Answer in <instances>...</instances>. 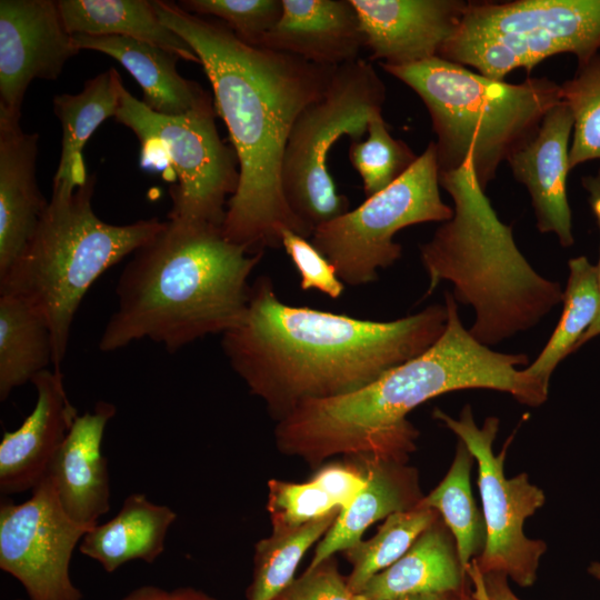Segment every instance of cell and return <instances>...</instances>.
Here are the masks:
<instances>
[{"label":"cell","instance_id":"b9f144b4","mask_svg":"<svg viewBox=\"0 0 600 600\" xmlns=\"http://www.w3.org/2000/svg\"><path fill=\"white\" fill-rule=\"evenodd\" d=\"M466 589L460 593L420 594L406 597L397 600H462V596Z\"/></svg>","mask_w":600,"mask_h":600},{"label":"cell","instance_id":"f546056e","mask_svg":"<svg viewBox=\"0 0 600 600\" xmlns=\"http://www.w3.org/2000/svg\"><path fill=\"white\" fill-rule=\"evenodd\" d=\"M340 510L294 528H276L254 547L247 600H274L293 580L307 550L321 540Z\"/></svg>","mask_w":600,"mask_h":600},{"label":"cell","instance_id":"83f0119b","mask_svg":"<svg viewBox=\"0 0 600 600\" xmlns=\"http://www.w3.org/2000/svg\"><path fill=\"white\" fill-rule=\"evenodd\" d=\"M569 277L563 291L561 318L538 358L524 372L549 389L556 367L571 352L594 321L600 307L597 264L584 256L568 262Z\"/></svg>","mask_w":600,"mask_h":600},{"label":"cell","instance_id":"5b68a950","mask_svg":"<svg viewBox=\"0 0 600 600\" xmlns=\"http://www.w3.org/2000/svg\"><path fill=\"white\" fill-rule=\"evenodd\" d=\"M439 183L452 199L453 216L419 247L427 294L451 282L456 301L474 309L470 334L487 347L536 327L562 302L561 284L539 274L521 253L512 228L479 186L471 159L439 173Z\"/></svg>","mask_w":600,"mask_h":600},{"label":"cell","instance_id":"f1b7e54d","mask_svg":"<svg viewBox=\"0 0 600 600\" xmlns=\"http://www.w3.org/2000/svg\"><path fill=\"white\" fill-rule=\"evenodd\" d=\"M473 456L459 440L452 464L443 480L418 506L436 510L452 533L467 573L486 546V524L471 490Z\"/></svg>","mask_w":600,"mask_h":600},{"label":"cell","instance_id":"7c38bea8","mask_svg":"<svg viewBox=\"0 0 600 600\" xmlns=\"http://www.w3.org/2000/svg\"><path fill=\"white\" fill-rule=\"evenodd\" d=\"M433 418L454 432L478 462V487L486 524V546L472 561L481 573L500 572L520 587H530L537 579L540 559L547 550L542 540L529 539L523 531L527 518L546 501L543 491L522 472L513 478L504 476L506 449L492 450L499 419L488 417L478 427L469 404L459 419L440 409Z\"/></svg>","mask_w":600,"mask_h":600},{"label":"cell","instance_id":"5bb4252c","mask_svg":"<svg viewBox=\"0 0 600 600\" xmlns=\"http://www.w3.org/2000/svg\"><path fill=\"white\" fill-rule=\"evenodd\" d=\"M57 1H0V117L20 120L34 79L56 80L78 54Z\"/></svg>","mask_w":600,"mask_h":600},{"label":"cell","instance_id":"e0dca14e","mask_svg":"<svg viewBox=\"0 0 600 600\" xmlns=\"http://www.w3.org/2000/svg\"><path fill=\"white\" fill-rule=\"evenodd\" d=\"M573 124L571 110L560 101L547 112L534 138L507 161L530 196L538 230L554 233L564 248L574 242L567 196Z\"/></svg>","mask_w":600,"mask_h":600},{"label":"cell","instance_id":"277c9868","mask_svg":"<svg viewBox=\"0 0 600 600\" xmlns=\"http://www.w3.org/2000/svg\"><path fill=\"white\" fill-rule=\"evenodd\" d=\"M262 256L229 241L221 227L167 220L123 268L99 350L148 339L176 352L222 336L242 321L249 278Z\"/></svg>","mask_w":600,"mask_h":600},{"label":"cell","instance_id":"2e32d148","mask_svg":"<svg viewBox=\"0 0 600 600\" xmlns=\"http://www.w3.org/2000/svg\"><path fill=\"white\" fill-rule=\"evenodd\" d=\"M37 391L33 410L0 442L2 494L33 490L48 476L78 411L71 403L61 370L46 369L31 381Z\"/></svg>","mask_w":600,"mask_h":600},{"label":"cell","instance_id":"d6986e66","mask_svg":"<svg viewBox=\"0 0 600 600\" xmlns=\"http://www.w3.org/2000/svg\"><path fill=\"white\" fill-rule=\"evenodd\" d=\"M256 47L329 67L358 60L364 48L350 0H282L278 22Z\"/></svg>","mask_w":600,"mask_h":600},{"label":"cell","instance_id":"836d02e7","mask_svg":"<svg viewBox=\"0 0 600 600\" xmlns=\"http://www.w3.org/2000/svg\"><path fill=\"white\" fill-rule=\"evenodd\" d=\"M177 3L192 14L222 22L238 39L253 47L282 13V0H182Z\"/></svg>","mask_w":600,"mask_h":600},{"label":"cell","instance_id":"f6af8a7d","mask_svg":"<svg viewBox=\"0 0 600 600\" xmlns=\"http://www.w3.org/2000/svg\"><path fill=\"white\" fill-rule=\"evenodd\" d=\"M16 600H28V599H16Z\"/></svg>","mask_w":600,"mask_h":600},{"label":"cell","instance_id":"603a6c76","mask_svg":"<svg viewBox=\"0 0 600 600\" xmlns=\"http://www.w3.org/2000/svg\"><path fill=\"white\" fill-rule=\"evenodd\" d=\"M467 582L454 538L439 516L399 560L373 576L359 594L364 600H397L460 593Z\"/></svg>","mask_w":600,"mask_h":600},{"label":"cell","instance_id":"4fadbf2b","mask_svg":"<svg viewBox=\"0 0 600 600\" xmlns=\"http://www.w3.org/2000/svg\"><path fill=\"white\" fill-rule=\"evenodd\" d=\"M90 528L66 513L47 476L28 500L1 503L0 569L20 582L28 600H82L70 562Z\"/></svg>","mask_w":600,"mask_h":600},{"label":"cell","instance_id":"d590c367","mask_svg":"<svg viewBox=\"0 0 600 600\" xmlns=\"http://www.w3.org/2000/svg\"><path fill=\"white\" fill-rule=\"evenodd\" d=\"M280 243L300 274L302 290H317L332 299L344 291L332 263L313 246L308 238L290 229H282Z\"/></svg>","mask_w":600,"mask_h":600},{"label":"cell","instance_id":"7bdbcfd3","mask_svg":"<svg viewBox=\"0 0 600 600\" xmlns=\"http://www.w3.org/2000/svg\"><path fill=\"white\" fill-rule=\"evenodd\" d=\"M588 572L596 579L600 580V562H592L588 567Z\"/></svg>","mask_w":600,"mask_h":600},{"label":"cell","instance_id":"7a4b0ae2","mask_svg":"<svg viewBox=\"0 0 600 600\" xmlns=\"http://www.w3.org/2000/svg\"><path fill=\"white\" fill-rule=\"evenodd\" d=\"M447 322L446 303L392 321L287 304L261 276L242 321L222 334L221 347L250 392L280 420L303 401L354 392L423 353Z\"/></svg>","mask_w":600,"mask_h":600},{"label":"cell","instance_id":"d4e9b609","mask_svg":"<svg viewBox=\"0 0 600 600\" xmlns=\"http://www.w3.org/2000/svg\"><path fill=\"white\" fill-rule=\"evenodd\" d=\"M124 89L117 69L109 68L87 80L80 92L53 98V111L62 127V148L52 184L74 189L87 181L83 148L103 121L114 118Z\"/></svg>","mask_w":600,"mask_h":600},{"label":"cell","instance_id":"4316f807","mask_svg":"<svg viewBox=\"0 0 600 600\" xmlns=\"http://www.w3.org/2000/svg\"><path fill=\"white\" fill-rule=\"evenodd\" d=\"M53 364L51 332L21 298L0 293V400Z\"/></svg>","mask_w":600,"mask_h":600},{"label":"cell","instance_id":"ee69618b","mask_svg":"<svg viewBox=\"0 0 600 600\" xmlns=\"http://www.w3.org/2000/svg\"><path fill=\"white\" fill-rule=\"evenodd\" d=\"M462 600H477V599L472 596L470 589L467 587V589H466V591H464V593L462 596Z\"/></svg>","mask_w":600,"mask_h":600},{"label":"cell","instance_id":"9a60e30c","mask_svg":"<svg viewBox=\"0 0 600 600\" xmlns=\"http://www.w3.org/2000/svg\"><path fill=\"white\" fill-rule=\"evenodd\" d=\"M370 59L408 66L438 57L458 29L469 1L350 0Z\"/></svg>","mask_w":600,"mask_h":600},{"label":"cell","instance_id":"44dd1931","mask_svg":"<svg viewBox=\"0 0 600 600\" xmlns=\"http://www.w3.org/2000/svg\"><path fill=\"white\" fill-rule=\"evenodd\" d=\"M353 459L363 467L367 484L348 507L340 510L318 543L307 570L359 543L372 523L394 512L412 509L422 499L416 469L396 461Z\"/></svg>","mask_w":600,"mask_h":600},{"label":"cell","instance_id":"8fae6325","mask_svg":"<svg viewBox=\"0 0 600 600\" xmlns=\"http://www.w3.org/2000/svg\"><path fill=\"white\" fill-rule=\"evenodd\" d=\"M452 216L453 208L440 196L437 148L431 141L403 176L316 228L311 242L343 283L362 286L377 280L380 269L401 257L402 248L393 241L397 232L418 223L446 222Z\"/></svg>","mask_w":600,"mask_h":600},{"label":"cell","instance_id":"6da1fadb","mask_svg":"<svg viewBox=\"0 0 600 600\" xmlns=\"http://www.w3.org/2000/svg\"><path fill=\"white\" fill-rule=\"evenodd\" d=\"M153 4L161 21L198 56L238 158L239 183L227 203L224 237L252 253L281 246L286 228L311 238L284 200L281 162L294 120L324 93L337 67L247 44L222 22L177 2Z\"/></svg>","mask_w":600,"mask_h":600},{"label":"cell","instance_id":"ab89813d","mask_svg":"<svg viewBox=\"0 0 600 600\" xmlns=\"http://www.w3.org/2000/svg\"><path fill=\"white\" fill-rule=\"evenodd\" d=\"M120 600H217L193 587H178L167 590L154 584L140 586Z\"/></svg>","mask_w":600,"mask_h":600},{"label":"cell","instance_id":"484cf974","mask_svg":"<svg viewBox=\"0 0 600 600\" xmlns=\"http://www.w3.org/2000/svg\"><path fill=\"white\" fill-rule=\"evenodd\" d=\"M70 34L126 37L160 47L180 59L200 64L192 48L159 18L148 0H59Z\"/></svg>","mask_w":600,"mask_h":600},{"label":"cell","instance_id":"1f68e13d","mask_svg":"<svg viewBox=\"0 0 600 600\" xmlns=\"http://www.w3.org/2000/svg\"><path fill=\"white\" fill-rule=\"evenodd\" d=\"M560 101L571 110L574 120L570 170L600 159V52L578 64L573 77L560 84Z\"/></svg>","mask_w":600,"mask_h":600},{"label":"cell","instance_id":"8992f818","mask_svg":"<svg viewBox=\"0 0 600 600\" xmlns=\"http://www.w3.org/2000/svg\"><path fill=\"white\" fill-rule=\"evenodd\" d=\"M380 66L426 106L437 137L439 173L471 159L484 191L500 164L534 138L547 112L560 102V84L547 77L510 83L440 57Z\"/></svg>","mask_w":600,"mask_h":600},{"label":"cell","instance_id":"3957f363","mask_svg":"<svg viewBox=\"0 0 600 600\" xmlns=\"http://www.w3.org/2000/svg\"><path fill=\"white\" fill-rule=\"evenodd\" d=\"M444 332L423 353L344 396L307 400L278 420L280 452L311 464L337 456L406 463L416 450L418 430L407 414L442 393L492 389L539 407L548 389L517 367L524 353H502L476 340L463 326L454 297L446 292Z\"/></svg>","mask_w":600,"mask_h":600},{"label":"cell","instance_id":"ba28073f","mask_svg":"<svg viewBox=\"0 0 600 600\" xmlns=\"http://www.w3.org/2000/svg\"><path fill=\"white\" fill-rule=\"evenodd\" d=\"M598 52L600 0L469 1L438 57L504 80L556 54L571 53L580 64Z\"/></svg>","mask_w":600,"mask_h":600},{"label":"cell","instance_id":"e575fe53","mask_svg":"<svg viewBox=\"0 0 600 600\" xmlns=\"http://www.w3.org/2000/svg\"><path fill=\"white\" fill-rule=\"evenodd\" d=\"M268 488V511L272 529L299 527L341 510L312 480L294 483L272 479Z\"/></svg>","mask_w":600,"mask_h":600},{"label":"cell","instance_id":"d6a6232c","mask_svg":"<svg viewBox=\"0 0 600 600\" xmlns=\"http://www.w3.org/2000/svg\"><path fill=\"white\" fill-rule=\"evenodd\" d=\"M367 132V139L351 141L349 160L359 173L368 198L403 176L419 156L404 141L392 137L382 111L371 117Z\"/></svg>","mask_w":600,"mask_h":600},{"label":"cell","instance_id":"4dcf8cb0","mask_svg":"<svg viewBox=\"0 0 600 600\" xmlns=\"http://www.w3.org/2000/svg\"><path fill=\"white\" fill-rule=\"evenodd\" d=\"M439 516L431 508L417 506L387 517L371 539L346 551L352 566L347 579L350 589L359 593L373 576L399 560Z\"/></svg>","mask_w":600,"mask_h":600},{"label":"cell","instance_id":"ac0fdd59","mask_svg":"<svg viewBox=\"0 0 600 600\" xmlns=\"http://www.w3.org/2000/svg\"><path fill=\"white\" fill-rule=\"evenodd\" d=\"M116 411L114 404L101 400L78 416L49 469L61 507L83 526L93 527L110 509L108 462L101 447Z\"/></svg>","mask_w":600,"mask_h":600},{"label":"cell","instance_id":"cb8c5ba5","mask_svg":"<svg viewBox=\"0 0 600 600\" xmlns=\"http://www.w3.org/2000/svg\"><path fill=\"white\" fill-rule=\"evenodd\" d=\"M176 519L170 507L154 503L143 493H131L114 517L88 530L79 551L110 573L134 560L152 563L164 551Z\"/></svg>","mask_w":600,"mask_h":600},{"label":"cell","instance_id":"8d00e7d4","mask_svg":"<svg viewBox=\"0 0 600 600\" xmlns=\"http://www.w3.org/2000/svg\"><path fill=\"white\" fill-rule=\"evenodd\" d=\"M274 600H364L353 592L330 558L294 579Z\"/></svg>","mask_w":600,"mask_h":600},{"label":"cell","instance_id":"74e56055","mask_svg":"<svg viewBox=\"0 0 600 600\" xmlns=\"http://www.w3.org/2000/svg\"><path fill=\"white\" fill-rule=\"evenodd\" d=\"M317 483L342 510L367 484L363 467L359 464L329 463L310 479Z\"/></svg>","mask_w":600,"mask_h":600},{"label":"cell","instance_id":"30bf717a","mask_svg":"<svg viewBox=\"0 0 600 600\" xmlns=\"http://www.w3.org/2000/svg\"><path fill=\"white\" fill-rule=\"evenodd\" d=\"M214 103L179 116L154 112L127 89L114 116L140 143V166L163 170L169 166L174 184L170 187L168 220L221 227L227 197L239 183L236 151L220 138Z\"/></svg>","mask_w":600,"mask_h":600},{"label":"cell","instance_id":"52a82bcc","mask_svg":"<svg viewBox=\"0 0 600 600\" xmlns=\"http://www.w3.org/2000/svg\"><path fill=\"white\" fill-rule=\"evenodd\" d=\"M96 176L78 188L52 184L38 228L8 273L0 293L17 296L40 313L51 332L53 369L61 370L79 306L93 282L166 224L158 218L112 224L93 211Z\"/></svg>","mask_w":600,"mask_h":600},{"label":"cell","instance_id":"f35d334b","mask_svg":"<svg viewBox=\"0 0 600 600\" xmlns=\"http://www.w3.org/2000/svg\"><path fill=\"white\" fill-rule=\"evenodd\" d=\"M471 593L477 600H520L508 586V577L500 572L481 573L472 561L467 570Z\"/></svg>","mask_w":600,"mask_h":600},{"label":"cell","instance_id":"60d3db41","mask_svg":"<svg viewBox=\"0 0 600 600\" xmlns=\"http://www.w3.org/2000/svg\"><path fill=\"white\" fill-rule=\"evenodd\" d=\"M581 184L588 193V202L596 218L599 233H600V167L594 174L582 177ZM597 270H598V283H599V292H600V248H599V262L597 264ZM599 334H600V307H599V311L594 321L579 340L576 347V350L580 346H582L583 343H586L587 341H589L590 339Z\"/></svg>","mask_w":600,"mask_h":600},{"label":"cell","instance_id":"ffe728a7","mask_svg":"<svg viewBox=\"0 0 600 600\" xmlns=\"http://www.w3.org/2000/svg\"><path fill=\"white\" fill-rule=\"evenodd\" d=\"M0 117V278L27 248L48 207L36 178L38 133Z\"/></svg>","mask_w":600,"mask_h":600},{"label":"cell","instance_id":"9c48e42d","mask_svg":"<svg viewBox=\"0 0 600 600\" xmlns=\"http://www.w3.org/2000/svg\"><path fill=\"white\" fill-rule=\"evenodd\" d=\"M384 100L382 79L368 60L359 58L337 67L324 93L294 120L280 182L289 209L312 233L350 210L328 168L331 147L343 136L361 140Z\"/></svg>","mask_w":600,"mask_h":600},{"label":"cell","instance_id":"7402d4cb","mask_svg":"<svg viewBox=\"0 0 600 600\" xmlns=\"http://www.w3.org/2000/svg\"><path fill=\"white\" fill-rule=\"evenodd\" d=\"M74 47L116 59L143 91V103L154 112L179 116L213 104L211 96L177 70L180 58L160 47L117 36L72 34Z\"/></svg>","mask_w":600,"mask_h":600}]
</instances>
